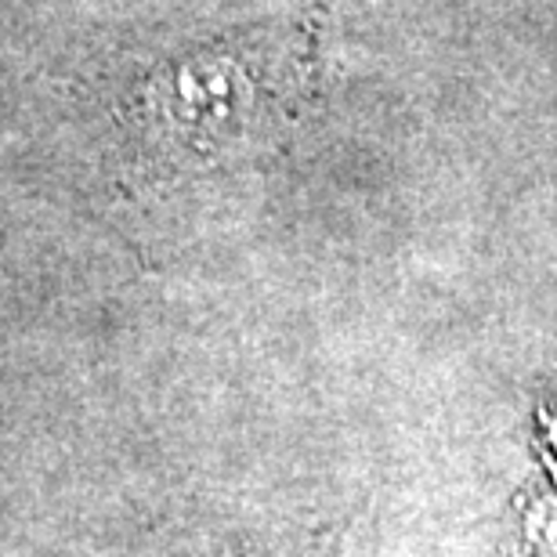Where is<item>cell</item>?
<instances>
[{
	"instance_id": "3957f363",
	"label": "cell",
	"mask_w": 557,
	"mask_h": 557,
	"mask_svg": "<svg viewBox=\"0 0 557 557\" xmlns=\"http://www.w3.org/2000/svg\"><path fill=\"white\" fill-rule=\"evenodd\" d=\"M532 449L543 463V482L557 485V381H550L532 409Z\"/></svg>"
},
{
	"instance_id": "7a4b0ae2",
	"label": "cell",
	"mask_w": 557,
	"mask_h": 557,
	"mask_svg": "<svg viewBox=\"0 0 557 557\" xmlns=\"http://www.w3.org/2000/svg\"><path fill=\"white\" fill-rule=\"evenodd\" d=\"M510 557H557V485L536 482L518 496Z\"/></svg>"
},
{
	"instance_id": "6da1fadb",
	"label": "cell",
	"mask_w": 557,
	"mask_h": 557,
	"mask_svg": "<svg viewBox=\"0 0 557 557\" xmlns=\"http://www.w3.org/2000/svg\"><path fill=\"white\" fill-rule=\"evenodd\" d=\"M308 33L214 44L171 62L145 106L160 135L199 160H228L264 145L308 87Z\"/></svg>"
}]
</instances>
